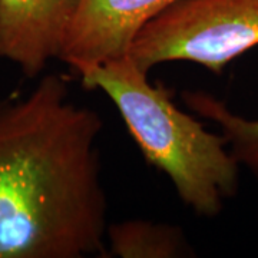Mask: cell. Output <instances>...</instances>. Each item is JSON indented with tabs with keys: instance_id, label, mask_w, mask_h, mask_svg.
Masks as SVG:
<instances>
[{
	"instance_id": "1",
	"label": "cell",
	"mask_w": 258,
	"mask_h": 258,
	"mask_svg": "<svg viewBox=\"0 0 258 258\" xmlns=\"http://www.w3.org/2000/svg\"><path fill=\"white\" fill-rule=\"evenodd\" d=\"M102 129L98 112L71 101L62 75L0 101V258L103 255Z\"/></svg>"
},
{
	"instance_id": "2",
	"label": "cell",
	"mask_w": 258,
	"mask_h": 258,
	"mask_svg": "<svg viewBox=\"0 0 258 258\" xmlns=\"http://www.w3.org/2000/svg\"><path fill=\"white\" fill-rule=\"evenodd\" d=\"M74 72L86 89L111 99L148 164L166 175L189 210L204 218L221 214L240 189L241 169L221 134L181 111L128 55Z\"/></svg>"
},
{
	"instance_id": "3",
	"label": "cell",
	"mask_w": 258,
	"mask_h": 258,
	"mask_svg": "<svg viewBox=\"0 0 258 258\" xmlns=\"http://www.w3.org/2000/svg\"><path fill=\"white\" fill-rule=\"evenodd\" d=\"M258 46V0H179L148 22L128 56L151 72L168 62H191L221 74Z\"/></svg>"
},
{
	"instance_id": "4",
	"label": "cell",
	"mask_w": 258,
	"mask_h": 258,
	"mask_svg": "<svg viewBox=\"0 0 258 258\" xmlns=\"http://www.w3.org/2000/svg\"><path fill=\"white\" fill-rule=\"evenodd\" d=\"M179 0H79L59 60L72 71L129 53L142 28Z\"/></svg>"
},
{
	"instance_id": "5",
	"label": "cell",
	"mask_w": 258,
	"mask_h": 258,
	"mask_svg": "<svg viewBox=\"0 0 258 258\" xmlns=\"http://www.w3.org/2000/svg\"><path fill=\"white\" fill-rule=\"evenodd\" d=\"M79 0H0V60L28 78L59 59Z\"/></svg>"
},
{
	"instance_id": "6",
	"label": "cell",
	"mask_w": 258,
	"mask_h": 258,
	"mask_svg": "<svg viewBox=\"0 0 258 258\" xmlns=\"http://www.w3.org/2000/svg\"><path fill=\"white\" fill-rule=\"evenodd\" d=\"M192 248L181 227L149 220H125L108 225L103 257L181 258Z\"/></svg>"
},
{
	"instance_id": "7",
	"label": "cell",
	"mask_w": 258,
	"mask_h": 258,
	"mask_svg": "<svg viewBox=\"0 0 258 258\" xmlns=\"http://www.w3.org/2000/svg\"><path fill=\"white\" fill-rule=\"evenodd\" d=\"M182 101L194 113L218 126L238 165L258 182V118L242 116L224 101L204 91H185Z\"/></svg>"
}]
</instances>
